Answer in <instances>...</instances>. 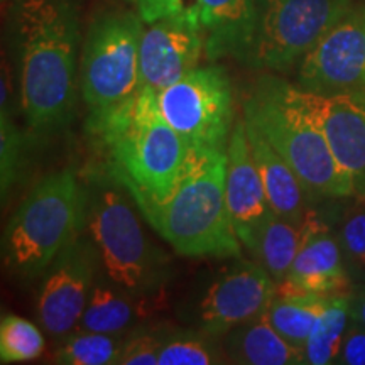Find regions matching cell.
Here are the masks:
<instances>
[{
	"mask_svg": "<svg viewBox=\"0 0 365 365\" xmlns=\"http://www.w3.org/2000/svg\"><path fill=\"white\" fill-rule=\"evenodd\" d=\"M9 39L17 102L33 137L70 124L80 90V16L75 0H12Z\"/></svg>",
	"mask_w": 365,
	"mask_h": 365,
	"instance_id": "obj_1",
	"label": "cell"
},
{
	"mask_svg": "<svg viewBox=\"0 0 365 365\" xmlns=\"http://www.w3.org/2000/svg\"><path fill=\"white\" fill-rule=\"evenodd\" d=\"M86 129L139 208L164 202L190 159L188 145L168 124L150 90L139 88L129 102L86 120Z\"/></svg>",
	"mask_w": 365,
	"mask_h": 365,
	"instance_id": "obj_2",
	"label": "cell"
},
{
	"mask_svg": "<svg viewBox=\"0 0 365 365\" xmlns=\"http://www.w3.org/2000/svg\"><path fill=\"white\" fill-rule=\"evenodd\" d=\"M85 232L93 242L100 269L134 294H159L171 276L170 257L145 234L139 205L107 164L83 178Z\"/></svg>",
	"mask_w": 365,
	"mask_h": 365,
	"instance_id": "obj_3",
	"label": "cell"
},
{
	"mask_svg": "<svg viewBox=\"0 0 365 365\" xmlns=\"http://www.w3.org/2000/svg\"><path fill=\"white\" fill-rule=\"evenodd\" d=\"M227 150L190 154L185 171L161 203L140 208L143 217L185 257H242L225 195Z\"/></svg>",
	"mask_w": 365,
	"mask_h": 365,
	"instance_id": "obj_4",
	"label": "cell"
},
{
	"mask_svg": "<svg viewBox=\"0 0 365 365\" xmlns=\"http://www.w3.org/2000/svg\"><path fill=\"white\" fill-rule=\"evenodd\" d=\"M86 190L73 170L41 178L2 235L4 266L21 281L38 279L59 252L85 232Z\"/></svg>",
	"mask_w": 365,
	"mask_h": 365,
	"instance_id": "obj_5",
	"label": "cell"
},
{
	"mask_svg": "<svg viewBox=\"0 0 365 365\" xmlns=\"http://www.w3.org/2000/svg\"><path fill=\"white\" fill-rule=\"evenodd\" d=\"M291 86L274 75L259 76L244 98V117L286 159L312 198L357 195L352 178L336 163L325 135L296 102Z\"/></svg>",
	"mask_w": 365,
	"mask_h": 365,
	"instance_id": "obj_6",
	"label": "cell"
},
{
	"mask_svg": "<svg viewBox=\"0 0 365 365\" xmlns=\"http://www.w3.org/2000/svg\"><path fill=\"white\" fill-rule=\"evenodd\" d=\"M145 22L135 11H105L86 31L80 93L88 118L105 115L139 91V46Z\"/></svg>",
	"mask_w": 365,
	"mask_h": 365,
	"instance_id": "obj_7",
	"label": "cell"
},
{
	"mask_svg": "<svg viewBox=\"0 0 365 365\" xmlns=\"http://www.w3.org/2000/svg\"><path fill=\"white\" fill-rule=\"evenodd\" d=\"M354 7V0H255L244 63L254 70L289 71Z\"/></svg>",
	"mask_w": 365,
	"mask_h": 365,
	"instance_id": "obj_8",
	"label": "cell"
},
{
	"mask_svg": "<svg viewBox=\"0 0 365 365\" xmlns=\"http://www.w3.org/2000/svg\"><path fill=\"white\" fill-rule=\"evenodd\" d=\"M158 103L190 154L225 153L237 122L234 91L225 68L196 66L158 93Z\"/></svg>",
	"mask_w": 365,
	"mask_h": 365,
	"instance_id": "obj_9",
	"label": "cell"
},
{
	"mask_svg": "<svg viewBox=\"0 0 365 365\" xmlns=\"http://www.w3.org/2000/svg\"><path fill=\"white\" fill-rule=\"evenodd\" d=\"M276 294V281L261 264L235 257L182 304L181 319L223 339L235 327L262 317Z\"/></svg>",
	"mask_w": 365,
	"mask_h": 365,
	"instance_id": "obj_10",
	"label": "cell"
},
{
	"mask_svg": "<svg viewBox=\"0 0 365 365\" xmlns=\"http://www.w3.org/2000/svg\"><path fill=\"white\" fill-rule=\"evenodd\" d=\"M100 274V259L86 232L59 252L41 276L36 291V317L53 339H65L78 327Z\"/></svg>",
	"mask_w": 365,
	"mask_h": 365,
	"instance_id": "obj_11",
	"label": "cell"
},
{
	"mask_svg": "<svg viewBox=\"0 0 365 365\" xmlns=\"http://www.w3.org/2000/svg\"><path fill=\"white\" fill-rule=\"evenodd\" d=\"M298 86L322 95L365 93V7H354L301 59Z\"/></svg>",
	"mask_w": 365,
	"mask_h": 365,
	"instance_id": "obj_12",
	"label": "cell"
},
{
	"mask_svg": "<svg viewBox=\"0 0 365 365\" xmlns=\"http://www.w3.org/2000/svg\"><path fill=\"white\" fill-rule=\"evenodd\" d=\"M205 38L196 9L164 17L143 31L139 46V88L161 93L198 66Z\"/></svg>",
	"mask_w": 365,
	"mask_h": 365,
	"instance_id": "obj_13",
	"label": "cell"
},
{
	"mask_svg": "<svg viewBox=\"0 0 365 365\" xmlns=\"http://www.w3.org/2000/svg\"><path fill=\"white\" fill-rule=\"evenodd\" d=\"M299 107L323 132L336 163L365 198V93L322 95L291 86Z\"/></svg>",
	"mask_w": 365,
	"mask_h": 365,
	"instance_id": "obj_14",
	"label": "cell"
},
{
	"mask_svg": "<svg viewBox=\"0 0 365 365\" xmlns=\"http://www.w3.org/2000/svg\"><path fill=\"white\" fill-rule=\"evenodd\" d=\"M225 195L235 234L240 244L254 254L259 235L274 212L250 153L244 115L237 117L227 145Z\"/></svg>",
	"mask_w": 365,
	"mask_h": 365,
	"instance_id": "obj_15",
	"label": "cell"
},
{
	"mask_svg": "<svg viewBox=\"0 0 365 365\" xmlns=\"http://www.w3.org/2000/svg\"><path fill=\"white\" fill-rule=\"evenodd\" d=\"M352 279L344 262L339 237L319 220L296 255L277 294H349Z\"/></svg>",
	"mask_w": 365,
	"mask_h": 365,
	"instance_id": "obj_16",
	"label": "cell"
},
{
	"mask_svg": "<svg viewBox=\"0 0 365 365\" xmlns=\"http://www.w3.org/2000/svg\"><path fill=\"white\" fill-rule=\"evenodd\" d=\"M195 9L210 61L234 58L244 63L252 41L255 0H196Z\"/></svg>",
	"mask_w": 365,
	"mask_h": 365,
	"instance_id": "obj_17",
	"label": "cell"
},
{
	"mask_svg": "<svg viewBox=\"0 0 365 365\" xmlns=\"http://www.w3.org/2000/svg\"><path fill=\"white\" fill-rule=\"evenodd\" d=\"M158 303L159 294L130 293L112 282L100 269L76 330L127 335L135 328L143 327L144 319L156 312Z\"/></svg>",
	"mask_w": 365,
	"mask_h": 365,
	"instance_id": "obj_18",
	"label": "cell"
},
{
	"mask_svg": "<svg viewBox=\"0 0 365 365\" xmlns=\"http://www.w3.org/2000/svg\"><path fill=\"white\" fill-rule=\"evenodd\" d=\"M245 130H247L250 153L261 175L272 212L287 220H303L309 213L307 202L312 196L299 181L298 175L286 159L272 148L262 132L247 118H245Z\"/></svg>",
	"mask_w": 365,
	"mask_h": 365,
	"instance_id": "obj_19",
	"label": "cell"
},
{
	"mask_svg": "<svg viewBox=\"0 0 365 365\" xmlns=\"http://www.w3.org/2000/svg\"><path fill=\"white\" fill-rule=\"evenodd\" d=\"M228 364L298 365L304 364L303 350L291 345L276 331L266 313L235 327L223 336Z\"/></svg>",
	"mask_w": 365,
	"mask_h": 365,
	"instance_id": "obj_20",
	"label": "cell"
},
{
	"mask_svg": "<svg viewBox=\"0 0 365 365\" xmlns=\"http://www.w3.org/2000/svg\"><path fill=\"white\" fill-rule=\"evenodd\" d=\"M318 222L319 218L314 212H309L299 222L287 220L272 213V217L264 225L252 255L271 274L276 284L286 279L296 255Z\"/></svg>",
	"mask_w": 365,
	"mask_h": 365,
	"instance_id": "obj_21",
	"label": "cell"
},
{
	"mask_svg": "<svg viewBox=\"0 0 365 365\" xmlns=\"http://www.w3.org/2000/svg\"><path fill=\"white\" fill-rule=\"evenodd\" d=\"M330 298L322 294H276L266 317L281 336L304 354V345Z\"/></svg>",
	"mask_w": 365,
	"mask_h": 365,
	"instance_id": "obj_22",
	"label": "cell"
},
{
	"mask_svg": "<svg viewBox=\"0 0 365 365\" xmlns=\"http://www.w3.org/2000/svg\"><path fill=\"white\" fill-rule=\"evenodd\" d=\"M228 364L223 339L198 328H161L158 365Z\"/></svg>",
	"mask_w": 365,
	"mask_h": 365,
	"instance_id": "obj_23",
	"label": "cell"
},
{
	"mask_svg": "<svg viewBox=\"0 0 365 365\" xmlns=\"http://www.w3.org/2000/svg\"><path fill=\"white\" fill-rule=\"evenodd\" d=\"M352 322L349 294L331 296L304 345V364H336L341 344Z\"/></svg>",
	"mask_w": 365,
	"mask_h": 365,
	"instance_id": "obj_24",
	"label": "cell"
},
{
	"mask_svg": "<svg viewBox=\"0 0 365 365\" xmlns=\"http://www.w3.org/2000/svg\"><path fill=\"white\" fill-rule=\"evenodd\" d=\"M124 344L125 335L76 330L59 340L51 362L61 365H117Z\"/></svg>",
	"mask_w": 365,
	"mask_h": 365,
	"instance_id": "obj_25",
	"label": "cell"
},
{
	"mask_svg": "<svg viewBox=\"0 0 365 365\" xmlns=\"http://www.w3.org/2000/svg\"><path fill=\"white\" fill-rule=\"evenodd\" d=\"M43 328L29 319L6 313L0 319V362H31L44 352Z\"/></svg>",
	"mask_w": 365,
	"mask_h": 365,
	"instance_id": "obj_26",
	"label": "cell"
},
{
	"mask_svg": "<svg viewBox=\"0 0 365 365\" xmlns=\"http://www.w3.org/2000/svg\"><path fill=\"white\" fill-rule=\"evenodd\" d=\"M0 91H2V98H0V188H2V200L6 202L19 175L22 148H24V143H22L24 134L14 122L11 103H9L11 91L7 85L6 63L2 68V90Z\"/></svg>",
	"mask_w": 365,
	"mask_h": 365,
	"instance_id": "obj_27",
	"label": "cell"
},
{
	"mask_svg": "<svg viewBox=\"0 0 365 365\" xmlns=\"http://www.w3.org/2000/svg\"><path fill=\"white\" fill-rule=\"evenodd\" d=\"M339 242L350 279L365 282V210H355L341 222Z\"/></svg>",
	"mask_w": 365,
	"mask_h": 365,
	"instance_id": "obj_28",
	"label": "cell"
},
{
	"mask_svg": "<svg viewBox=\"0 0 365 365\" xmlns=\"http://www.w3.org/2000/svg\"><path fill=\"white\" fill-rule=\"evenodd\" d=\"M161 328L139 327L125 335L117 365H158Z\"/></svg>",
	"mask_w": 365,
	"mask_h": 365,
	"instance_id": "obj_29",
	"label": "cell"
},
{
	"mask_svg": "<svg viewBox=\"0 0 365 365\" xmlns=\"http://www.w3.org/2000/svg\"><path fill=\"white\" fill-rule=\"evenodd\" d=\"M145 24H153L164 17L176 16L186 11L185 0H129Z\"/></svg>",
	"mask_w": 365,
	"mask_h": 365,
	"instance_id": "obj_30",
	"label": "cell"
},
{
	"mask_svg": "<svg viewBox=\"0 0 365 365\" xmlns=\"http://www.w3.org/2000/svg\"><path fill=\"white\" fill-rule=\"evenodd\" d=\"M336 364L365 365V327L355 319L346 331Z\"/></svg>",
	"mask_w": 365,
	"mask_h": 365,
	"instance_id": "obj_31",
	"label": "cell"
},
{
	"mask_svg": "<svg viewBox=\"0 0 365 365\" xmlns=\"http://www.w3.org/2000/svg\"><path fill=\"white\" fill-rule=\"evenodd\" d=\"M349 299L352 318L357 323H360V325L365 327V282L350 289Z\"/></svg>",
	"mask_w": 365,
	"mask_h": 365,
	"instance_id": "obj_32",
	"label": "cell"
}]
</instances>
